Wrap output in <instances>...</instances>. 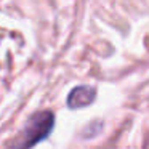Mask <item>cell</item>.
Here are the masks:
<instances>
[{
	"instance_id": "cell-2",
	"label": "cell",
	"mask_w": 149,
	"mask_h": 149,
	"mask_svg": "<svg viewBox=\"0 0 149 149\" xmlns=\"http://www.w3.org/2000/svg\"><path fill=\"white\" fill-rule=\"evenodd\" d=\"M96 98V88L90 87V85H79V87L72 88L71 93L68 96V106L71 109H80V107H87Z\"/></svg>"
},
{
	"instance_id": "cell-1",
	"label": "cell",
	"mask_w": 149,
	"mask_h": 149,
	"mask_svg": "<svg viewBox=\"0 0 149 149\" xmlns=\"http://www.w3.org/2000/svg\"><path fill=\"white\" fill-rule=\"evenodd\" d=\"M55 125V116L50 111H39L29 120L26 127L18 133V136L10 144V149H31L45 139L52 133Z\"/></svg>"
}]
</instances>
